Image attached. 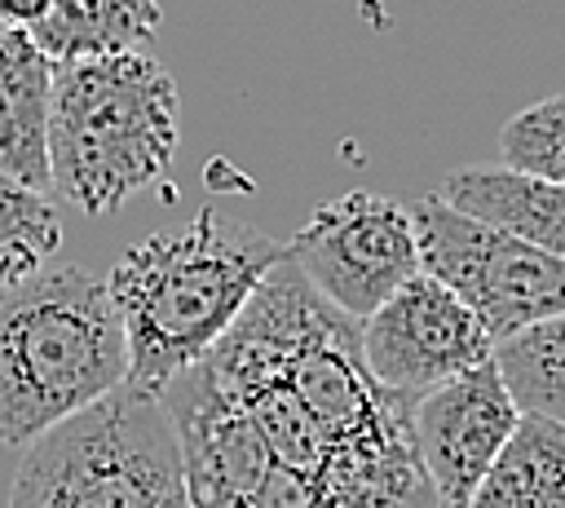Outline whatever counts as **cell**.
Returning <instances> with one entry per match:
<instances>
[{"label":"cell","instance_id":"52a82bcc","mask_svg":"<svg viewBox=\"0 0 565 508\" xmlns=\"http://www.w3.org/2000/svg\"><path fill=\"white\" fill-rule=\"evenodd\" d=\"M287 256L335 309L358 322L424 269L411 203L375 190L322 199L291 234Z\"/></svg>","mask_w":565,"mask_h":508},{"label":"cell","instance_id":"5b68a950","mask_svg":"<svg viewBox=\"0 0 565 508\" xmlns=\"http://www.w3.org/2000/svg\"><path fill=\"white\" fill-rule=\"evenodd\" d=\"M9 508H194L168 406L115 389L62 420L26 446Z\"/></svg>","mask_w":565,"mask_h":508},{"label":"cell","instance_id":"30bf717a","mask_svg":"<svg viewBox=\"0 0 565 508\" xmlns=\"http://www.w3.org/2000/svg\"><path fill=\"white\" fill-rule=\"evenodd\" d=\"M53 57L22 31L0 27V172L49 190V97Z\"/></svg>","mask_w":565,"mask_h":508},{"label":"cell","instance_id":"8fae6325","mask_svg":"<svg viewBox=\"0 0 565 508\" xmlns=\"http://www.w3.org/2000/svg\"><path fill=\"white\" fill-rule=\"evenodd\" d=\"M437 194L490 225H503L565 256V181L534 177L508 163H472V168H450Z\"/></svg>","mask_w":565,"mask_h":508},{"label":"cell","instance_id":"9c48e42d","mask_svg":"<svg viewBox=\"0 0 565 508\" xmlns=\"http://www.w3.org/2000/svg\"><path fill=\"white\" fill-rule=\"evenodd\" d=\"M521 406L503 384L494 358L433 384L411 402L415 455L441 499V508H468L486 468L516 428Z\"/></svg>","mask_w":565,"mask_h":508},{"label":"cell","instance_id":"2e32d148","mask_svg":"<svg viewBox=\"0 0 565 508\" xmlns=\"http://www.w3.org/2000/svg\"><path fill=\"white\" fill-rule=\"evenodd\" d=\"M499 155L508 168L565 181V93L530 102L499 128Z\"/></svg>","mask_w":565,"mask_h":508},{"label":"cell","instance_id":"277c9868","mask_svg":"<svg viewBox=\"0 0 565 508\" xmlns=\"http://www.w3.org/2000/svg\"><path fill=\"white\" fill-rule=\"evenodd\" d=\"M181 141L168 66L141 49L53 66L49 181L84 216H106L159 181Z\"/></svg>","mask_w":565,"mask_h":508},{"label":"cell","instance_id":"4fadbf2b","mask_svg":"<svg viewBox=\"0 0 565 508\" xmlns=\"http://www.w3.org/2000/svg\"><path fill=\"white\" fill-rule=\"evenodd\" d=\"M163 27L159 0H53V9L26 27V35L53 57H102L124 49H146Z\"/></svg>","mask_w":565,"mask_h":508},{"label":"cell","instance_id":"e0dca14e","mask_svg":"<svg viewBox=\"0 0 565 508\" xmlns=\"http://www.w3.org/2000/svg\"><path fill=\"white\" fill-rule=\"evenodd\" d=\"M53 9V0H0V27H35L44 13Z\"/></svg>","mask_w":565,"mask_h":508},{"label":"cell","instance_id":"6da1fadb","mask_svg":"<svg viewBox=\"0 0 565 508\" xmlns=\"http://www.w3.org/2000/svg\"><path fill=\"white\" fill-rule=\"evenodd\" d=\"M159 398L194 508H441L411 398L375 380L358 318L291 256Z\"/></svg>","mask_w":565,"mask_h":508},{"label":"cell","instance_id":"9a60e30c","mask_svg":"<svg viewBox=\"0 0 565 508\" xmlns=\"http://www.w3.org/2000/svg\"><path fill=\"white\" fill-rule=\"evenodd\" d=\"M62 247V216L44 190L0 172V287L35 274Z\"/></svg>","mask_w":565,"mask_h":508},{"label":"cell","instance_id":"7c38bea8","mask_svg":"<svg viewBox=\"0 0 565 508\" xmlns=\"http://www.w3.org/2000/svg\"><path fill=\"white\" fill-rule=\"evenodd\" d=\"M468 508H565V424L521 411Z\"/></svg>","mask_w":565,"mask_h":508},{"label":"cell","instance_id":"7a4b0ae2","mask_svg":"<svg viewBox=\"0 0 565 508\" xmlns=\"http://www.w3.org/2000/svg\"><path fill=\"white\" fill-rule=\"evenodd\" d=\"M282 256L287 243L216 208L132 243L106 274L128 340L124 389L159 398L185 367L207 358Z\"/></svg>","mask_w":565,"mask_h":508},{"label":"cell","instance_id":"8992f818","mask_svg":"<svg viewBox=\"0 0 565 508\" xmlns=\"http://www.w3.org/2000/svg\"><path fill=\"white\" fill-rule=\"evenodd\" d=\"M411 221L424 269L468 300L494 345L565 314V256L446 203L437 190L411 203Z\"/></svg>","mask_w":565,"mask_h":508},{"label":"cell","instance_id":"3957f363","mask_svg":"<svg viewBox=\"0 0 565 508\" xmlns=\"http://www.w3.org/2000/svg\"><path fill=\"white\" fill-rule=\"evenodd\" d=\"M128 340L106 278L49 261L0 287V442L31 446L124 389Z\"/></svg>","mask_w":565,"mask_h":508},{"label":"cell","instance_id":"ba28073f","mask_svg":"<svg viewBox=\"0 0 565 508\" xmlns=\"http://www.w3.org/2000/svg\"><path fill=\"white\" fill-rule=\"evenodd\" d=\"M358 331L375 380L411 402L494 353V340L468 300L428 269L411 274L380 309L358 322Z\"/></svg>","mask_w":565,"mask_h":508},{"label":"cell","instance_id":"5bb4252c","mask_svg":"<svg viewBox=\"0 0 565 508\" xmlns=\"http://www.w3.org/2000/svg\"><path fill=\"white\" fill-rule=\"evenodd\" d=\"M490 358L521 411H539L565 424V314L503 336Z\"/></svg>","mask_w":565,"mask_h":508}]
</instances>
